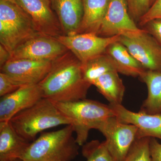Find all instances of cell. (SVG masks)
Returning a JSON list of instances; mask_svg holds the SVG:
<instances>
[{
	"mask_svg": "<svg viewBox=\"0 0 161 161\" xmlns=\"http://www.w3.org/2000/svg\"><path fill=\"white\" fill-rule=\"evenodd\" d=\"M39 85L43 98L55 102L85 99L92 86L84 78L81 62L69 51L53 61L51 69Z\"/></svg>",
	"mask_w": 161,
	"mask_h": 161,
	"instance_id": "1",
	"label": "cell"
},
{
	"mask_svg": "<svg viewBox=\"0 0 161 161\" xmlns=\"http://www.w3.org/2000/svg\"><path fill=\"white\" fill-rule=\"evenodd\" d=\"M71 125L61 130L42 133L31 143L23 161H72L79 154Z\"/></svg>",
	"mask_w": 161,
	"mask_h": 161,
	"instance_id": "2",
	"label": "cell"
},
{
	"mask_svg": "<svg viewBox=\"0 0 161 161\" xmlns=\"http://www.w3.org/2000/svg\"><path fill=\"white\" fill-rule=\"evenodd\" d=\"M12 126L23 139L34 141L38 133L61 125H70V121L53 102L42 98L38 102L14 115L9 121Z\"/></svg>",
	"mask_w": 161,
	"mask_h": 161,
	"instance_id": "3",
	"label": "cell"
},
{
	"mask_svg": "<svg viewBox=\"0 0 161 161\" xmlns=\"http://www.w3.org/2000/svg\"><path fill=\"white\" fill-rule=\"evenodd\" d=\"M53 102L70 121L79 146L86 142L90 130H97L104 121L115 116L109 105L96 101L85 98L69 102Z\"/></svg>",
	"mask_w": 161,
	"mask_h": 161,
	"instance_id": "4",
	"label": "cell"
},
{
	"mask_svg": "<svg viewBox=\"0 0 161 161\" xmlns=\"http://www.w3.org/2000/svg\"><path fill=\"white\" fill-rule=\"evenodd\" d=\"M40 34L15 0H0V43L10 55L18 47Z\"/></svg>",
	"mask_w": 161,
	"mask_h": 161,
	"instance_id": "5",
	"label": "cell"
},
{
	"mask_svg": "<svg viewBox=\"0 0 161 161\" xmlns=\"http://www.w3.org/2000/svg\"><path fill=\"white\" fill-rule=\"evenodd\" d=\"M105 137L109 151L115 161H123L137 139L138 129L132 124L122 122L115 116L103 122L97 128Z\"/></svg>",
	"mask_w": 161,
	"mask_h": 161,
	"instance_id": "6",
	"label": "cell"
},
{
	"mask_svg": "<svg viewBox=\"0 0 161 161\" xmlns=\"http://www.w3.org/2000/svg\"><path fill=\"white\" fill-rule=\"evenodd\" d=\"M119 42L146 70L161 72V45L145 29L135 34L120 36Z\"/></svg>",
	"mask_w": 161,
	"mask_h": 161,
	"instance_id": "7",
	"label": "cell"
},
{
	"mask_svg": "<svg viewBox=\"0 0 161 161\" xmlns=\"http://www.w3.org/2000/svg\"><path fill=\"white\" fill-rule=\"evenodd\" d=\"M120 36L103 37L93 33H84L57 38L81 63L102 54L110 44L119 41Z\"/></svg>",
	"mask_w": 161,
	"mask_h": 161,
	"instance_id": "8",
	"label": "cell"
},
{
	"mask_svg": "<svg viewBox=\"0 0 161 161\" xmlns=\"http://www.w3.org/2000/svg\"><path fill=\"white\" fill-rule=\"evenodd\" d=\"M142 30L130 15L126 0H111L97 35L112 37L135 34Z\"/></svg>",
	"mask_w": 161,
	"mask_h": 161,
	"instance_id": "9",
	"label": "cell"
},
{
	"mask_svg": "<svg viewBox=\"0 0 161 161\" xmlns=\"http://www.w3.org/2000/svg\"><path fill=\"white\" fill-rule=\"evenodd\" d=\"M68 51L57 38L40 34L16 48L10 59L53 61Z\"/></svg>",
	"mask_w": 161,
	"mask_h": 161,
	"instance_id": "10",
	"label": "cell"
},
{
	"mask_svg": "<svg viewBox=\"0 0 161 161\" xmlns=\"http://www.w3.org/2000/svg\"><path fill=\"white\" fill-rule=\"evenodd\" d=\"M41 34L56 38L64 35L51 0H15Z\"/></svg>",
	"mask_w": 161,
	"mask_h": 161,
	"instance_id": "11",
	"label": "cell"
},
{
	"mask_svg": "<svg viewBox=\"0 0 161 161\" xmlns=\"http://www.w3.org/2000/svg\"><path fill=\"white\" fill-rule=\"evenodd\" d=\"M53 61L10 59L1 68V72L21 86L38 84L51 69Z\"/></svg>",
	"mask_w": 161,
	"mask_h": 161,
	"instance_id": "12",
	"label": "cell"
},
{
	"mask_svg": "<svg viewBox=\"0 0 161 161\" xmlns=\"http://www.w3.org/2000/svg\"><path fill=\"white\" fill-rule=\"evenodd\" d=\"M43 98L39 84L24 85L0 99V122L9 121L13 117L32 106Z\"/></svg>",
	"mask_w": 161,
	"mask_h": 161,
	"instance_id": "13",
	"label": "cell"
},
{
	"mask_svg": "<svg viewBox=\"0 0 161 161\" xmlns=\"http://www.w3.org/2000/svg\"><path fill=\"white\" fill-rule=\"evenodd\" d=\"M109 105L119 120L137 127V138L153 137L161 140V114H147L141 111L133 112L122 104Z\"/></svg>",
	"mask_w": 161,
	"mask_h": 161,
	"instance_id": "14",
	"label": "cell"
},
{
	"mask_svg": "<svg viewBox=\"0 0 161 161\" xmlns=\"http://www.w3.org/2000/svg\"><path fill=\"white\" fill-rule=\"evenodd\" d=\"M64 34H78L83 15L82 0H51Z\"/></svg>",
	"mask_w": 161,
	"mask_h": 161,
	"instance_id": "15",
	"label": "cell"
},
{
	"mask_svg": "<svg viewBox=\"0 0 161 161\" xmlns=\"http://www.w3.org/2000/svg\"><path fill=\"white\" fill-rule=\"evenodd\" d=\"M30 144L16 132L10 122H0V161L22 158Z\"/></svg>",
	"mask_w": 161,
	"mask_h": 161,
	"instance_id": "16",
	"label": "cell"
},
{
	"mask_svg": "<svg viewBox=\"0 0 161 161\" xmlns=\"http://www.w3.org/2000/svg\"><path fill=\"white\" fill-rule=\"evenodd\" d=\"M105 53L111 58L119 74L140 77L146 71L143 67L119 41L110 44L107 48Z\"/></svg>",
	"mask_w": 161,
	"mask_h": 161,
	"instance_id": "17",
	"label": "cell"
},
{
	"mask_svg": "<svg viewBox=\"0 0 161 161\" xmlns=\"http://www.w3.org/2000/svg\"><path fill=\"white\" fill-rule=\"evenodd\" d=\"M83 15L78 34L97 35L111 0H82Z\"/></svg>",
	"mask_w": 161,
	"mask_h": 161,
	"instance_id": "18",
	"label": "cell"
},
{
	"mask_svg": "<svg viewBox=\"0 0 161 161\" xmlns=\"http://www.w3.org/2000/svg\"><path fill=\"white\" fill-rule=\"evenodd\" d=\"M147 85V98L140 111L149 114H161V72L146 70L140 77Z\"/></svg>",
	"mask_w": 161,
	"mask_h": 161,
	"instance_id": "19",
	"label": "cell"
},
{
	"mask_svg": "<svg viewBox=\"0 0 161 161\" xmlns=\"http://www.w3.org/2000/svg\"><path fill=\"white\" fill-rule=\"evenodd\" d=\"M92 85L111 104H122L125 88L117 71L108 72L99 77Z\"/></svg>",
	"mask_w": 161,
	"mask_h": 161,
	"instance_id": "20",
	"label": "cell"
},
{
	"mask_svg": "<svg viewBox=\"0 0 161 161\" xmlns=\"http://www.w3.org/2000/svg\"><path fill=\"white\" fill-rule=\"evenodd\" d=\"M81 68L85 78L92 85L102 75L116 70L112 60L105 53L81 63Z\"/></svg>",
	"mask_w": 161,
	"mask_h": 161,
	"instance_id": "21",
	"label": "cell"
},
{
	"mask_svg": "<svg viewBox=\"0 0 161 161\" xmlns=\"http://www.w3.org/2000/svg\"><path fill=\"white\" fill-rule=\"evenodd\" d=\"M82 154L86 161H115L105 141L93 140L82 146Z\"/></svg>",
	"mask_w": 161,
	"mask_h": 161,
	"instance_id": "22",
	"label": "cell"
},
{
	"mask_svg": "<svg viewBox=\"0 0 161 161\" xmlns=\"http://www.w3.org/2000/svg\"><path fill=\"white\" fill-rule=\"evenodd\" d=\"M150 138L146 137L136 139L123 161H151Z\"/></svg>",
	"mask_w": 161,
	"mask_h": 161,
	"instance_id": "23",
	"label": "cell"
},
{
	"mask_svg": "<svg viewBox=\"0 0 161 161\" xmlns=\"http://www.w3.org/2000/svg\"><path fill=\"white\" fill-rule=\"evenodd\" d=\"M129 13L135 23H139L151 6V0H126Z\"/></svg>",
	"mask_w": 161,
	"mask_h": 161,
	"instance_id": "24",
	"label": "cell"
},
{
	"mask_svg": "<svg viewBox=\"0 0 161 161\" xmlns=\"http://www.w3.org/2000/svg\"><path fill=\"white\" fill-rule=\"evenodd\" d=\"M20 85L9 76L0 72V96L3 97L18 90Z\"/></svg>",
	"mask_w": 161,
	"mask_h": 161,
	"instance_id": "25",
	"label": "cell"
},
{
	"mask_svg": "<svg viewBox=\"0 0 161 161\" xmlns=\"http://www.w3.org/2000/svg\"><path fill=\"white\" fill-rule=\"evenodd\" d=\"M161 19V0H155L150 9L138 23L141 27H143L148 22L154 19Z\"/></svg>",
	"mask_w": 161,
	"mask_h": 161,
	"instance_id": "26",
	"label": "cell"
},
{
	"mask_svg": "<svg viewBox=\"0 0 161 161\" xmlns=\"http://www.w3.org/2000/svg\"><path fill=\"white\" fill-rule=\"evenodd\" d=\"M143 27L155 38L161 46V19L152 20Z\"/></svg>",
	"mask_w": 161,
	"mask_h": 161,
	"instance_id": "27",
	"label": "cell"
},
{
	"mask_svg": "<svg viewBox=\"0 0 161 161\" xmlns=\"http://www.w3.org/2000/svg\"><path fill=\"white\" fill-rule=\"evenodd\" d=\"M150 149L151 161H161V143L156 138H150Z\"/></svg>",
	"mask_w": 161,
	"mask_h": 161,
	"instance_id": "28",
	"label": "cell"
},
{
	"mask_svg": "<svg viewBox=\"0 0 161 161\" xmlns=\"http://www.w3.org/2000/svg\"><path fill=\"white\" fill-rule=\"evenodd\" d=\"M11 58L9 52L3 45L0 44V67L4 65Z\"/></svg>",
	"mask_w": 161,
	"mask_h": 161,
	"instance_id": "29",
	"label": "cell"
},
{
	"mask_svg": "<svg viewBox=\"0 0 161 161\" xmlns=\"http://www.w3.org/2000/svg\"><path fill=\"white\" fill-rule=\"evenodd\" d=\"M11 161H23L22 159H16L13 160H12Z\"/></svg>",
	"mask_w": 161,
	"mask_h": 161,
	"instance_id": "30",
	"label": "cell"
},
{
	"mask_svg": "<svg viewBox=\"0 0 161 161\" xmlns=\"http://www.w3.org/2000/svg\"><path fill=\"white\" fill-rule=\"evenodd\" d=\"M155 1V0H151V5H152V4H153V2H154V1Z\"/></svg>",
	"mask_w": 161,
	"mask_h": 161,
	"instance_id": "31",
	"label": "cell"
}]
</instances>
